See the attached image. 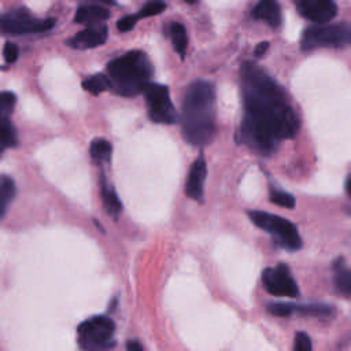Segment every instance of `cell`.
<instances>
[{
	"label": "cell",
	"instance_id": "obj_21",
	"mask_svg": "<svg viewBox=\"0 0 351 351\" xmlns=\"http://www.w3.org/2000/svg\"><path fill=\"white\" fill-rule=\"evenodd\" d=\"M82 88L92 95H99L104 90L111 89V84L106 74H95L82 81Z\"/></svg>",
	"mask_w": 351,
	"mask_h": 351
},
{
	"label": "cell",
	"instance_id": "obj_11",
	"mask_svg": "<svg viewBox=\"0 0 351 351\" xmlns=\"http://www.w3.org/2000/svg\"><path fill=\"white\" fill-rule=\"evenodd\" d=\"M299 14L315 23H326L337 14L335 0H295Z\"/></svg>",
	"mask_w": 351,
	"mask_h": 351
},
{
	"label": "cell",
	"instance_id": "obj_29",
	"mask_svg": "<svg viewBox=\"0 0 351 351\" xmlns=\"http://www.w3.org/2000/svg\"><path fill=\"white\" fill-rule=\"evenodd\" d=\"M267 48H269V43H261V44H258L256 47H255V51H254V55L256 56V58H261L266 51H267Z\"/></svg>",
	"mask_w": 351,
	"mask_h": 351
},
{
	"label": "cell",
	"instance_id": "obj_26",
	"mask_svg": "<svg viewBox=\"0 0 351 351\" xmlns=\"http://www.w3.org/2000/svg\"><path fill=\"white\" fill-rule=\"evenodd\" d=\"M311 350H313V346H311V340H310L308 335L304 332L295 333L293 351H311Z\"/></svg>",
	"mask_w": 351,
	"mask_h": 351
},
{
	"label": "cell",
	"instance_id": "obj_31",
	"mask_svg": "<svg viewBox=\"0 0 351 351\" xmlns=\"http://www.w3.org/2000/svg\"><path fill=\"white\" fill-rule=\"evenodd\" d=\"M186 3H189V4H195L197 0H185Z\"/></svg>",
	"mask_w": 351,
	"mask_h": 351
},
{
	"label": "cell",
	"instance_id": "obj_27",
	"mask_svg": "<svg viewBox=\"0 0 351 351\" xmlns=\"http://www.w3.org/2000/svg\"><path fill=\"white\" fill-rule=\"evenodd\" d=\"M19 55V51H18V47L12 43H5L4 44V48H3V56L5 59V62L8 63H14L16 60Z\"/></svg>",
	"mask_w": 351,
	"mask_h": 351
},
{
	"label": "cell",
	"instance_id": "obj_23",
	"mask_svg": "<svg viewBox=\"0 0 351 351\" xmlns=\"http://www.w3.org/2000/svg\"><path fill=\"white\" fill-rule=\"evenodd\" d=\"M270 202L280 206V207H285V208H293L295 207V197L281 189L277 188H270V193H269Z\"/></svg>",
	"mask_w": 351,
	"mask_h": 351
},
{
	"label": "cell",
	"instance_id": "obj_8",
	"mask_svg": "<svg viewBox=\"0 0 351 351\" xmlns=\"http://www.w3.org/2000/svg\"><path fill=\"white\" fill-rule=\"evenodd\" d=\"M143 92L145 93L151 121L167 125L177 122V112L170 100L169 88L166 85L149 82Z\"/></svg>",
	"mask_w": 351,
	"mask_h": 351
},
{
	"label": "cell",
	"instance_id": "obj_24",
	"mask_svg": "<svg viewBox=\"0 0 351 351\" xmlns=\"http://www.w3.org/2000/svg\"><path fill=\"white\" fill-rule=\"evenodd\" d=\"M165 8H166L165 1H162V0H151V1H148L138 12L133 14V16H134L136 21H138V19H141V18H147V16L156 15V14L162 12Z\"/></svg>",
	"mask_w": 351,
	"mask_h": 351
},
{
	"label": "cell",
	"instance_id": "obj_18",
	"mask_svg": "<svg viewBox=\"0 0 351 351\" xmlns=\"http://www.w3.org/2000/svg\"><path fill=\"white\" fill-rule=\"evenodd\" d=\"M89 154L92 159H95L99 163L110 162L111 154H112V145L110 141L104 138H95L89 145Z\"/></svg>",
	"mask_w": 351,
	"mask_h": 351
},
{
	"label": "cell",
	"instance_id": "obj_22",
	"mask_svg": "<svg viewBox=\"0 0 351 351\" xmlns=\"http://www.w3.org/2000/svg\"><path fill=\"white\" fill-rule=\"evenodd\" d=\"M15 144H16V134L11 122L7 118L0 117V154L5 148L14 147Z\"/></svg>",
	"mask_w": 351,
	"mask_h": 351
},
{
	"label": "cell",
	"instance_id": "obj_4",
	"mask_svg": "<svg viewBox=\"0 0 351 351\" xmlns=\"http://www.w3.org/2000/svg\"><path fill=\"white\" fill-rule=\"evenodd\" d=\"M115 324L107 315L85 319L77 328V341L82 351H110L115 344Z\"/></svg>",
	"mask_w": 351,
	"mask_h": 351
},
{
	"label": "cell",
	"instance_id": "obj_2",
	"mask_svg": "<svg viewBox=\"0 0 351 351\" xmlns=\"http://www.w3.org/2000/svg\"><path fill=\"white\" fill-rule=\"evenodd\" d=\"M182 136L193 145H206L215 133V90L208 81L192 82L182 101Z\"/></svg>",
	"mask_w": 351,
	"mask_h": 351
},
{
	"label": "cell",
	"instance_id": "obj_1",
	"mask_svg": "<svg viewBox=\"0 0 351 351\" xmlns=\"http://www.w3.org/2000/svg\"><path fill=\"white\" fill-rule=\"evenodd\" d=\"M243 119L240 140L261 155L273 154L299 130V118L285 90L259 66L247 62L241 67Z\"/></svg>",
	"mask_w": 351,
	"mask_h": 351
},
{
	"label": "cell",
	"instance_id": "obj_3",
	"mask_svg": "<svg viewBox=\"0 0 351 351\" xmlns=\"http://www.w3.org/2000/svg\"><path fill=\"white\" fill-rule=\"evenodd\" d=\"M152 64L143 51H129L107 64L111 89L121 96H136L149 84Z\"/></svg>",
	"mask_w": 351,
	"mask_h": 351
},
{
	"label": "cell",
	"instance_id": "obj_16",
	"mask_svg": "<svg viewBox=\"0 0 351 351\" xmlns=\"http://www.w3.org/2000/svg\"><path fill=\"white\" fill-rule=\"evenodd\" d=\"M333 284L337 293L348 298L351 293V271L347 261L340 256L333 262Z\"/></svg>",
	"mask_w": 351,
	"mask_h": 351
},
{
	"label": "cell",
	"instance_id": "obj_14",
	"mask_svg": "<svg viewBox=\"0 0 351 351\" xmlns=\"http://www.w3.org/2000/svg\"><path fill=\"white\" fill-rule=\"evenodd\" d=\"M252 15L255 19L266 22L273 29L281 25V8L277 0H259L252 10Z\"/></svg>",
	"mask_w": 351,
	"mask_h": 351
},
{
	"label": "cell",
	"instance_id": "obj_17",
	"mask_svg": "<svg viewBox=\"0 0 351 351\" xmlns=\"http://www.w3.org/2000/svg\"><path fill=\"white\" fill-rule=\"evenodd\" d=\"M100 195H101V200H103L104 208L108 213V215L118 218V215L122 211V203H121L115 189L106 181L104 177H101V181H100Z\"/></svg>",
	"mask_w": 351,
	"mask_h": 351
},
{
	"label": "cell",
	"instance_id": "obj_15",
	"mask_svg": "<svg viewBox=\"0 0 351 351\" xmlns=\"http://www.w3.org/2000/svg\"><path fill=\"white\" fill-rule=\"evenodd\" d=\"M110 11L100 5V4H82L77 12H75V22L81 25H88V26H95V25H101L106 19H108Z\"/></svg>",
	"mask_w": 351,
	"mask_h": 351
},
{
	"label": "cell",
	"instance_id": "obj_10",
	"mask_svg": "<svg viewBox=\"0 0 351 351\" xmlns=\"http://www.w3.org/2000/svg\"><path fill=\"white\" fill-rule=\"evenodd\" d=\"M267 310L277 317H289L299 313L303 315L326 319H329L335 313L333 306L319 303H269Z\"/></svg>",
	"mask_w": 351,
	"mask_h": 351
},
{
	"label": "cell",
	"instance_id": "obj_28",
	"mask_svg": "<svg viewBox=\"0 0 351 351\" xmlns=\"http://www.w3.org/2000/svg\"><path fill=\"white\" fill-rule=\"evenodd\" d=\"M136 23H137V21L134 19V16H133V15H126V16H123L122 19H119V21H118L117 27H118V30H119V32L125 33V32L132 30V29L134 27V25H136Z\"/></svg>",
	"mask_w": 351,
	"mask_h": 351
},
{
	"label": "cell",
	"instance_id": "obj_12",
	"mask_svg": "<svg viewBox=\"0 0 351 351\" xmlns=\"http://www.w3.org/2000/svg\"><path fill=\"white\" fill-rule=\"evenodd\" d=\"M107 26L106 25H95V26H88L86 29L78 32L74 34L67 44L75 49H88V48H95L106 43L107 40Z\"/></svg>",
	"mask_w": 351,
	"mask_h": 351
},
{
	"label": "cell",
	"instance_id": "obj_5",
	"mask_svg": "<svg viewBox=\"0 0 351 351\" xmlns=\"http://www.w3.org/2000/svg\"><path fill=\"white\" fill-rule=\"evenodd\" d=\"M248 217L255 226L269 233L282 248L296 251L302 247L298 228L291 221L266 211H248Z\"/></svg>",
	"mask_w": 351,
	"mask_h": 351
},
{
	"label": "cell",
	"instance_id": "obj_19",
	"mask_svg": "<svg viewBox=\"0 0 351 351\" xmlns=\"http://www.w3.org/2000/svg\"><path fill=\"white\" fill-rule=\"evenodd\" d=\"M170 37H171V43H173V47H174L176 52L180 53L181 58H184L185 51H186V45H188L186 30H185L184 25H181L178 22H173L170 25Z\"/></svg>",
	"mask_w": 351,
	"mask_h": 351
},
{
	"label": "cell",
	"instance_id": "obj_6",
	"mask_svg": "<svg viewBox=\"0 0 351 351\" xmlns=\"http://www.w3.org/2000/svg\"><path fill=\"white\" fill-rule=\"evenodd\" d=\"M351 41V29L347 23L315 25L307 27L302 34V48L311 51L317 48H343Z\"/></svg>",
	"mask_w": 351,
	"mask_h": 351
},
{
	"label": "cell",
	"instance_id": "obj_25",
	"mask_svg": "<svg viewBox=\"0 0 351 351\" xmlns=\"http://www.w3.org/2000/svg\"><path fill=\"white\" fill-rule=\"evenodd\" d=\"M16 97L12 92H0V117L7 118L14 110Z\"/></svg>",
	"mask_w": 351,
	"mask_h": 351
},
{
	"label": "cell",
	"instance_id": "obj_9",
	"mask_svg": "<svg viewBox=\"0 0 351 351\" xmlns=\"http://www.w3.org/2000/svg\"><path fill=\"white\" fill-rule=\"evenodd\" d=\"M263 288L274 296L296 298L299 296V287L289 270L284 263L267 267L262 271Z\"/></svg>",
	"mask_w": 351,
	"mask_h": 351
},
{
	"label": "cell",
	"instance_id": "obj_20",
	"mask_svg": "<svg viewBox=\"0 0 351 351\" xmlns=\"http://www.w3.org/2000/svg\"><path fill=\"white\" fill-rule=\"evenodd\" d=\"M15 184L7 176H0V218L5 213L8 204L14 199Z\"/></svg>",
	"mask_w": 351,
	"mask_h": 351
},
{
	"label": "cell",
	"instance_id": "obj_7",
	"mask_svg": "<svg viewBox=\"0 0 351 351\" xmlns=\"http://www.w3.org/2000/svg\"><path fill=\"white\" fill-rule=\"evenodd\" d=\"M53 19H38L25 8L8 11L0 16V29L8 34L43 33L52 29Z\"/></svg>",
	"mask_w": 351,
	"mask_h": 351
},
{
	"label": "cell",
	"instance_id": "obj_13",
	"mask_svg": "<svg viewBox=\"0 0 351 351\" xmlns=\"http://www.w3.org/2000/svg\"><path fill=\"white\" fill-rule=\"evenodd\" d=\"M206 174H207V166L204 159L200 156L192 163L186 182H185V193L188 197L202 202Z\"/></svg>",
	"mask_w": 351,
	"mask_h": 351
},
{
	"label": "cell",
	"instance_id": "obj_30",
	"mask_svg": "<svg viewBox=\"0 0 351 351\" xmlns=\"http://www.w3.org/2000/svg\"><path fill=\"white\" fill-rule=\"evenodd\" d=\"M126 351H144V348L137 340H129L126 344Z\"/></svg>",
	"mask_w": 351,
	"mask_h": 351
}]
</instances>
